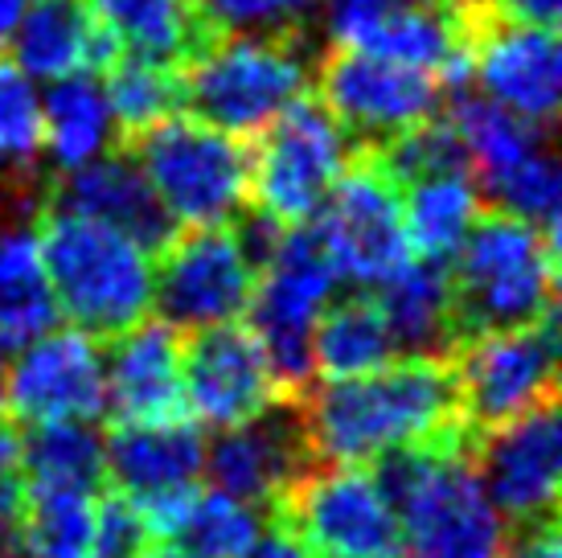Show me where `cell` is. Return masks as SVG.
Masks as SVG:
<instances>
[{
  "label": "cell",
  "mask_w": 562,
  "mask_h": 558,
  "mask_svg": "<svg viewBox=\"0 0 562 558\" xmlns=\"http://www.w3.org/2000/svg\"><path fill=\"white\" fill-rule=\"evenodd\" d=\"M316 465L370 468L406 448H469L452 354H406L296 399Z\"/></svg>",
  "instance_id": "6da1fadb"
},
{
  "label": "cell",
  "mask_w": 562,
  "mask_h": 558,
  "mask_svg": "<svg viewBox=\"0 0 562 558\" xmlns=\"http://www.w3.org/2000/svg\"><path fill=\"white\" fill-rule=\"evenodd\" d=\"M554 279L559 231H538L505 210H481L460 250L448 259L456 345L559 312Z\"/></svg>",
  "instance_id": "7a4b0ae2"
},
{
  "label": "cell",
  "mask_w": 562,
  "mask_h": 558,
  "mask_svg": "<svg viewBox=\"0 0 562 558\" xmlns=\"http://www.w3.org/2000/svg\"><path fill=\"white\" fill-rule=\"evenodd\" d=\"M42 267L54 304L87 337H120L153 312V255L108 222L42 205Z\"/></svg>",
  "instance_id": "3957f363"
},
{
  "label": "cell",
  "mask_w": 562,
  "mask_h": 558,
  "mask_svg": "<svg viewBox=\"0 0 562 558\" xmlns=\"http://www.w3.org/2000/svg\"><path fill=\"white\" fill-rule=\"evenodd\" d=\"M370 468L398 517V558L501 555L509 522L484 496L469 448H406Z\"/></svg>",
  "instance_id": "277c9868"
},
{
  "label": "cell",
  "mask_w": 562,
  "mask_h": 558,
  "mask_svg": "<svg viewBox=\"0 0 562 558\" xmlns=\"http://www.w3.org/2000/svg\"><path fill=\"white\" fill-rule=\"evenodd\" d=\"M313 46L308 33H214L181 66V108L231 136H255L296 94L308 91Z\"/></svg>",
  "instance_id": "5b68a950"
},
{
  "label": "cell",
  "mask_w": 562,
  "mask_h": 558,
  "mask_svg": "<svg viewBox=\"0 0 562 558\" xmlns=\"http://www.w3.org/2000/svg\"><path fill=\"white\" fill-rule=\"evenodd\" d=\"M177 231L235 222L250 202L255 144L189 111L153 124L124 144Z\"/></svg>",
  "instance_id": "8992f818"
},
{
  "label": "cell",
  "mask_w": 562,
  "mask_h": 558,
  "mask_svg": "<svg viewBox=\"0 0 562 558\" xmlns=\"http://www.w3.org/2000/svg\"><path fill=\"white\" fill-rule=\"evenodd\" d=\"M337 288V271L313 226H283L276 250L267 255L250 295V333L263 345V357L283 399H300L313 387V333L321 312Z\"/></svg>",
  "instance_id": "52a82bcc"
},
{
  "label": "cell",
  "mask_w": 562,
  "mask_h": 558,
  "mask_svg": "<svg viewBox=\"0 0 562 558\" xmlns=\"http://www.w3.org/2000/svg\"><path fill=\"white\" fill-rule=\"evenodd\" d=\"M308 226L325 247L337 279L361 288L386 283L415 259L403 222V189L386 177L370 148H353L349 165Z\"/></svg>",
  "instance_id": "ba28073f"
},
{
  "label": "cell",
  "mask_w": 562,
  "mask_h": 558,
  "mask_svg": "<svg viewBox=\"0 0 562 558\" xmlns=\"http://www.w3.org/2000/svg\"><path fill=\"white\" fill-rule=\"evenodd\" d=\"M263 132L250 165L255 210L280 226H308L349 165L353 144L325 103L308 94H296Z\"/></svg>",
  "instance_id": "9c48e42d"
},
{
  "label": "cell",
  "mask_w": 562,
  "mask_h": 558,
  "mask_svg": "<svg viewBox=\"0 0 562 558\" xmlns=\"http://www.w3.org/2000/svg\"><path fill=\"white\" fill-rule=\"evenodd\" d=\"M313 558H398V517L374 468L313 465L271 505Z\"/></svg>",
  "instance_id": "30bf717a"
},
{
  "label": "cell",
  "mask_w": 562,
  "mask_h": 558,
  "mask_svg": "<svg viewBox=\"0 0 562 558\" xmlns=\"http://www.w3.org/2000/svg\"><path fill=\"white\" fill-rule=\"evenodd\" d=\"M456 387L469 432L538 411L559 394V312L533 325L497 328L452 349Z\"/></svg>",
  "instance_id": "8fae6325"
},
{
  "label": "cell",
  "mask_w": 562,
  "mask_h": 558,
  "mask_svg": "<svg viewBox=\"0 0 562 558\" xmlns=\"http://www.w3.org/2000/svg\"><path fill=\"white\" fill-rule=\"evenodd\" d=\"M153 267V309L177 333L231 325L255 295L259 264L247 250L235 222L177 231L157 250Z\"/></svg>",
  "instance_id": "7c38bea8"
},
{
  "label": "cell",
  "mask_w": 562,
  "mask_h": 558,
  "mask_svg": "<svg viewBox=\"0 0 562 558\" xmlns=\"http://www.w3.org/2000/svg\"><path fill=\"white\" fill-rule=\"evenodd\" d=\"M316 91L353 148H382L443 111V82L374 54L333 46L316 66Z\"/></svg>",
  "instance_id": "4fadbf2b"
},
{
  "label": "cell",
  "mask_w": 562,
  "mask_h": 558,
  "mask_svg": "<svg viewBox=\"0 0 562 558\" xmlns=\"http://www.w3.org/2000/svg\"><path fill=\"white\" fill-rule=\"evenodd\" d=\"M469 460L484 496L509 526L554 517L562 477L559 406L547 403L488 432H476L469 439Z\"/></svg>",
  "instance_id": "5bb4252c"
},
{
  "label": "cell",
  "mask_w": 562,
  "mask_h": 558,
  "mask_svg": "<svg viewBox=\"0 0 562 558\" xmlns=\"http://www.w3.org/2000/svg\"><path fill=\"white\" fill-rule=\"evenodd\" d=\"M108 411L103 357L82 328H46L4 373V415L21 427L94 423Z\"/></svg>",
  "instance_id": "9a60e30c"
},
{
  "label": "cell",
  "mask_w": 562,
  "mask_h": 558,
  "mask_svg": "<svg viewBox=\"0 0 562 558\" xmlns=\"http://www.w3.org/2000/svg\"><path fill=\"white\" fill-rule=\"evenodd\" d=\"M181 390L189 415L214 432L238 427L283 399L263 345L238 321L181 333Z\"/></svg>",
  "instance_id": "2e32d148"
},
{
  "label": "cell",
  "mask_w": 562,
  "mask_h": 558,
  "mask_svg": "<svg viewBox=\"0 0 562 558\" xmlns=\"http://www.w3.org/2000/svg\"><path fill=\"white\" fill-rule=\"evenodd\" d=\"M313 465L296 399H280L247 423L218 432L214 444H205V472L214 489L263 513H271V505Z\"/></svg>",
  "instance_id": "e0dca14e"
},
{
  "label": "cell",
  "mask_w": 562,
  "mask_h": 558,
  "mask_svg": "<svg viewBox=\"0 0 562 558\" xmlns=\"http://www.w3.org/2000/svg\"><path fill=\"white\" fill-rule=\"evenodd\" d=\"M469 75L484 99L554 132L562 99L559 30L488 13L472 46Z\"/></svg>",
  "instance_id": "ac0fdd59"
},
{
  "label": "cell",
  "mask_w": 562,
  "mask_h": 558,
  "mask_svg": "<svg viewBox=\"0 0 562 558\" xmlns=\"http://www.w3.org/2000/svg\"><path fill=\"white\" fill-rule=\"evenodd\" d=\"M46 205L108 222L115 231H124L127 238H136L148 255H157L177 234L172 217L165 214L153 186L144 181L136 156L127 153L124 144H115V148H108L103 156H94L79 169L63 172L58 181H49Z\"/></svg>",
  "instance_id": "d6986e66"
},
{
  "label": "cell",
  "mask_w": 562,
  "mask_h": 558,
  "mask_svg": "<svg viewBox=\"0 0 562 558\" xmlns=\"http://www.w3.org/2000/svg\"><path fill=\"white\" fill-rule=\"evenodd\" d=\"M103 390L115 423L189 418L181 390V333L165 321H140L120 337H111Z\"/></svg>",
  "instance_id": "ffe728a7"
},
{
  "label": "cell",
  "mask_w": 562,
  "mask_h": 558,
  "mask_svg": "<svg viewBox=\"0 0 562 558\" xmlns=\"http://www.w3.org/2000/svg\"><path fill=\"white\" fill-rule=\"evenodd\" d=\"M108 481L132 501L193 489L205 472V435L193 418L169 423H115L103 435Z\"/></svg>",
  "instance_id": "44dd1931"
},
{
  "label": "cell",
  "mask_w": 562,
  "mask_h": 558,
  "mask_svg": "<svg viewBox=\"0 0 562 558\" xmlns=\"http://www.w3.org/2000/svg\"><path fill=\"white\" fill-rule=\"evenodd\" d=\"M13 63L30 78L103 75L120 42L111 37L87 0H30L9 33Z\"/></svg>",
  "instance_id": "7402d4cb"
},
{
  "label": "cell",
  "mask_w": 562,
  "mask_h": 558,
  "mask_svg": "<svg viewBox=\"0 0 562 558\" xmlns=\"http://www.w3.org/2000/svg\"><path fill=\"white\" fill-rule=\"evenodd\" d=\"M378 304L394 333V345L406 354H452L456 316L448 264L411 259L386 283H378Z\"/></svg>",
  "instance_id": "603a6c76"
},
{
  "label": "cell",
  "mask_w": 562,
  "mask_h": 558,
  "mask_svg": "<svg viewBox=\"0 0 562 558\" xmlns=\"http://www.w3.org/2000/svg\"><path fill=\"white\" fill-rule=\"evenodd\" d=\"M58 321V304L42 267L37 217L0 226V345L21 349Z\"/></svg>",
  "instance_id": "cb8c5ba5"
},
{
  "label": "cell",
  "mask_w": 562,
  "mask_h": 558,
  "mask_svg": "<svg viewBox=\"0 0 562 558\" xmlns=\"http://www.w3.org/2000/svg\"><path fill=\"white\" fill-rule=\"evenodd\" d=\"M394 354L398 345L378 295L353 292L345 300H328L313 333V366L316 373H325V382L382 370L386 361H394Z\"/></svg>",
  "instance_id": "d4e9b609"
},
{
  "label": "cell",
  "mask_w": 562,
  "mask_h": 558,
  "mask_svg": "<svg viewBox=\"0 0 562 558\" xmlns=\"http://www.w3.org/2000/svg\"><path fill=\"white\" fill-rule=\"evenodd\" d=\"M87 4L99 16V25L120 42V49L172 66H186L205 37H214L202 25L193 0H87Z\"/></svg>",
  "instance_id": "484cf974"
},
{
  "label": "cell",
  "mask_w": 562,
  "mask_h": 558,
  "mask_svg": "<svg viewBox=\"0 0 562 558\" xmlns=\"http://www.w3.org/2000/svg\"><path fill=\"white\" fill-rule=\"evenodd\" d=\"M481 210V186L472 172H436L403 186V222L411 250L431 264L452 259Z\"/></svg>",
  "instance_id": "4316f807"
},
{
  "label": "cell",
  "mask_w": 562,
  "mask_h": 558,
  "mask_svg": "<svg viewBox=\"0 0 562 558\" xmlns=\"http://www.w3.org/2000/svg\"><path fill=\"white\" fill-rule=\"evenodd\" d=\"M42 127L46 153L63 172L79 169L94 156H103L115 140L108 94L99 75H66L49 82L42 99Z\"/></svg>",
  "instance_id": "83f0119b"
},
{
  "label": "cell",
  "mask_w": 562,
  "mask_h": 558,
  "mask_svg": "<svg viewBox=\"0 0 562 558\" xmlns=\"http://www.w3.org/2000/svg\"><path fill=\"white\" fill-rule=\"evenodd\" d=\"M21 444V472L33 489H87L99 493L108 484L103 435L91 423H49L16 435Z\"/></svg>",
  "instance_id": "f1b7e54d"
},
{
  "label": "cell",
  "mask_w": 562,
  "mask_h": 558,
  "mask_svg": "<svg viewBox=\"0 0 562 558\" xmlns=\"http://www.w3.org/2000/svg\"><path fill=\"white\" fill-rule=\"evenodd\" d=\"M103 75H108L103 94H108L111 124L120 132V144L136 140L153 124L181 111V66L120 49Z\"/></svg>",
  "instance_id": "f546056e"
},
{
  "label": "cell",
  "mask_w": 562,
  "mask_h": 558,
  "mask_svg": "<svg viewBox=\"0 0 562 558\" xmlns=\"http://www.w3.org/2000/svg\"><path fill=\"white\" fill-rule=\"evenodd\" d=\"M263 526L267 513L247 505V501L226 496L218 489H210V493L193 489L172 529L165 534V543L189 558H243L250 543L263 534Z\"/></svg>",
  "instance_id": "4dcf8cb0"
},
{
  "label": "cell",
  "mask_w": 562,
  "mask_h": 558,
  "mask_svg": "<svg viewBox=\"0 0 562 558\" xmlns=\"http://www.w3.org/2000/svg\"><path fill=\"white\" fill-rule=\"evenodd\" d=\"M42 160L46 127L37 87L13 58H0V186H49Z\"/></svg>",
  "instance_id": "1f68e13d"
},
{
  "label": "cell",
  "mask_w": 562,
  "mask_h": 558,
  "mask_svg": "<svg viewBox=\"0 0 562 558\" xmlns=\"http://www.w3.org/2000/svg\"><path fill=\"white\" fill-rule=\"evenodd\" d=\"M99 493H87V489H33V484H25L21 558H91L94 501H99Z\"/></svg>",
  "instance_id": "d6a6232c"
},
{
  "label": "cell",
  "mask_w": 562,
  "mask_h": 558,
  "mask_svg": "<svg viewBox=\"0 0 562 558\" xmlns=\"http://www.w3.org/2000/svg\"><path fill=\"white\" fill-rule=\"evenodd\" d=\"M481 198H488L497 210L530 222L538 231H559V202H562L559 156L550 153V144H542L526 160H517L505 172L481 181Z\"/></svg>",
  "instance_id": "836d02e7"
},
{
  "label": "cell",
  "mask_w": 562,
  "mask_h": 558,
  "mask_svg": "<svg viewBox=\"0 0 562 558\" xmlns=\"http://www.w3.org/2000/svg\"><path fill=\"white\" fill-rule=\"evenodd\" d=\"M210 33H263V37H296L308 33L321 0H193Z\"/></svg>",
  "instance_id": "e575fe53"
},
{
  "label": "cell",
  "mask_w": 562,
  "mask_h": 558,
  "mask_svg": "<svg viewBox=\"0 0 562 558\" xmlns=\"http://www.w3.org/2000/svg\"><path fill=\"white\" fill-rule=\"evenodd\" d=\"M157 546L144 510L120 489L99 493L94 501V546L91 558H144Z\"/></svg>",
  "instance_id": "d590c367"
},
{
  "label": "cell",
  "mask_w": 562,
  "mask_h": 558,
  "mask_svg": "<svg viewBox=\"0 0 562 558\" xmlns=\"http://www.w3.org/2000/svg\"><path fill=\"white\" fill-rule=\"evenodd\" d=\"M21 517H25V472L13 423L0 427V558H21Z\"/></svg>",
  "instance_id": "8d00e7d4"
},
{
  "label": "cell",
  "mask_w": 562,
  "mask_h": 558,
  "mask_svg": "<svg viewBox=\"0 0 562 558\" xmlns=\"http://www.w3.org/2000/svg\"><path fill=\"white\" fill-rule=\"evenodd\" d=\"M497 558H562L559 517L530 522V526H509V538H505Z\"/></svg>",
  "instance_id": "74e56055"
},
{
  "label": "cell",
  "mask_w": 562,
  "mask_h": 558,
  "mask_svg": "<svg viewBox=\"0 0 562 558\" xmlns=\"http://www.w3.org/2000/svg\"><path fill=\"white\" fill-rule=\"evenodd\" d=\"M488 13L509 16V21H526V25H559L562 0H484Z\"/></svg>",
  "instance_id": "f35d334b"
},
{
  "label": "cell",
  "mask_w": 562,
  "mask_h": 558,
  "mask_svg": "<svg viewBox=\"0 0 562 558\" xmlns=\"http://www.w3.org/2000/svg\"><path fill=\"white\" fill-rule=\"evenodd\" d=\"M243 558H313V555H308V546L300 543L292 529L280 526V522H271L267 534H259Z\"/></svg>",
  "instance_id": "ab89813d"
},
{
  "label": "cell",
  "mask_w": 562,
  "mask_h": 558,
  "mask_svg": "<svg viewBox=\"0 0 562 558\" xmlns=\"http://www.w3.org/2000/svg\"><path fill=\"white\" fill-rule=\"evenodd\" d=\"M25 4H30V0H0V46L9 42V33H13V25L21 21Z\"/></svg>",
  "instance_id": "60d3db41"
},
{
  "label": "cell",
  "mask_w": 562,
  "mask_h": 558,
  "mask_svg": "<svg viewBox=\"0 0 562 558\" xmlns=\"http://www.w3.org/2000/svg\"><path fill=\"white\" fill-rule=\"evenodd\" d=\"M4 357H9V349L0 345V427H9V415H4V373H9V366H4Z\"/></svg>",
  "instance_id": "b9f144b4"
},
{
  "label": "cell",
  "mask_w": 562,
  "mask_h": 558,
  "mask_svg": "<svg viewBox=\"0 0 562 558\" xmlns=\"http://www.w3.org/2000/svg\"><path fill=\"white\" fill-rule=\"evenodd\" d=\"M144 558H189V555H181V550H177V546H169V543H157Z\"/></svg>",
  "instance_id": "7bdbcfd3"
}]
</instances>
